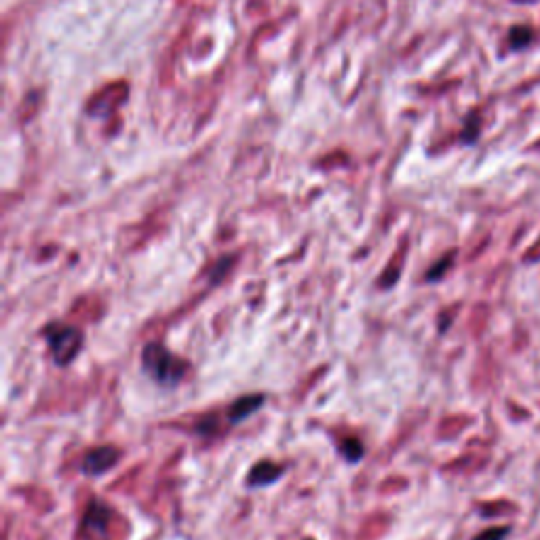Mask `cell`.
<instances>
[{
    "label": "cell",
    "mask_w": 540,
    "mask_h": 540,
    "mask_svg": "<svg viewBox=\"0 0 540 540\" xmlns=\"http://www.w3.org/2000/svg\"><path fill=\"white\" fill-rule=\"evenodd\" d=\"M141 365H143V372L160 387H177L188 372V363L175 357L171 351H167L158 342H150L143 346Z\"/></svg>",
    "instance_id": "1"
},
{
    "label": "cell",
    "mask_w": 540,
    "mask_h": 540,
    "mask_svg": "<svg viewBox=\"0 0 540 540\" xmlns=\"http://www.w3.org/2000/svg\"><path fill=\"white\" fill-rule=\"evenodd\" d=\"M42 336L47 338L53 363H57L61 368L76 359V355L83 348V340H85V336L78 327L66 325V323H59V321L49 323L42 329Z\"/></svg>",
    "instance_id": "2"
},
{
    "label": "cell",
    "mask_w": 540,
    "mask_h": 540,
    "mask_svg": "<svg viewBox=\"0 0 540 540\" xmlns=\"http://www.w3.org/2000/svg\"><path fill=\"white\" fill-rule=\"evenodd\" d=\"M121 450L115 447V445H102V447H95L91 452H87L85 460H83V471L91 477H98V475H104L108 473L110 469H115V464L121 460Z\"/></svg>",
    "instance_id": "3"
},
{
    "label": "cell",
    "mask_w": 540,
    "mask_h": 540,
    "mask_svg": "<svg viewBox=\"0 0 540 540\" xmlns=\"http://www.w3.org/2000/svg\"><path fill=\"white\" fill-rule=\"evenodd\" d=\"M112 511L104 503H91L83 517V534L87 539H102L108 532Z\"/></svg>",
    "instance_id": "4"
},
{
    "label": "cell",
    "mask_w": 540,
    "mask_h": 540,
    "mask_svg": "<svg viewBox=\"0 0 540 540\" xmlns=\"http://www.w3.org/2000/svg\"><path fill=\"white\" fill-rule=\"evenodd\" d=\"M283 473H285L283 466H278V464H274V462H269V460H262V462H258V464L250 471V475H247V486H252V488L269 486V483H274Z\"/></svg>",
    "instance_id": "5"
},
{
    "label": "cell",
    "mask_w": 540,
    "mask_h": 540,
    "mask_svg": "<svg viewBox=\"0 0 540 540\" xmlns=\"http://www.w3.org/2000/svg\"><path fill=\"white\" fill-rule=\"evenodd\" d=\"M264 405V395H245L241 399H237L235 404L228 407L226 416L228 420L235 424V422H243L247 420L254 411H258L260 407Z\"/></svg>",
    "instance_id": "6"
},
{
    "label": "cell",
    "mask_w": 540,
    "mask_h": 540,
    "mask_svg": "<svg viewBox=\"0 0 540 540\" xmlns=\"http://www.w3.org/2000/svg\"><path fill=\"white\" fill-rule=\"evenodd\" d=\"M340 452H342V456H344L348 462H359V460L363 458V443H361L357 437L342 439V443H340Z\"/></svg>",
    "instance_id": "7"
},
{
    "label": "cell",
    "mask_w": 540,
    "mask_h": 540,
    "mask_svg": "<svg viewBox=\"0 0 540 540\" xmlns=\"http://www.w3.org/2000/svg\"><path fill=\"white\" fill-rule=\"evenodd\" d=\"M530 40H532V30L528 25H517L511 30V47L524 49Z\"/></svg>",
    "instance_id": "8"
},
{
    "label": "cell",
    "mask_w": 540,
    "mask_h": 540,
    "mask_svg": "<svg viewBox=\"0 0 540 540\" xmlns=\"http://www.w3.org/2000/svg\"><path fill=\"white\" fill-rule=\"evenodd\" d=\"M230 260H233V258H222V260L218 262V266L211 270V281H222L226 269H230V264H233Z\"/></svg>",
    "instance_id": "9"
}]
</instances>
